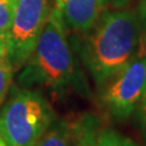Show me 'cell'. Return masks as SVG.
<instances>
[{
    "label": "cell",
    "mask_w": 146,
    "mask_h": 146,
    "mask_svg": "<svg viewBox=\"0 0 146 146\" xmlns=\"http://www.w3.org/2000/svg\"><path fill=\"white\" fill-rule=\"evenodd\" d=\"M140 16L131 10L102 12L89 31L82 57L98 86H102L139 54Z\"/></svg>",
    "instance_id": "1"
},
{
    "label": "cell",
    "mask_w": 146,
    "mask_h": 146,
    "mask_svg": "<svg viewBox=\"0 0 146 146\" xmlns=\"http://www.w3.org/2000/svg\"><path fill=\"white\" fill-rule=\"evenodd\" d=\"M22 88L42 86L58 96L76 83L74 60L66 34V23L56 6L51 7L48 22L36 45L18 74Z\"/></svg>",
    "instance_id": "2"
},
{
    "label": "cell",
    "mask_w": 146,
    "mask_h": 146,
    "mask_svg": "<svg viewBox=\"0 0 146 146\" xmlns=\"http://www.w3.org/2000/svg\"><path fill=\"white\" fill-rule=\"evenodd\" d=\"M0 107V134L9 146H34L54 122L55 113L40 93L13 88Z\"/></svg>",
    "instance_id": "3"
},
{
    "label": "cell",
    "mask_w": 146,
    "mask_h": 146,
    "mask_svg": "<svg viewBox=\"0 0 146 146\" xmlns=\"http://www.w3.org/2000/svg\"><path fill=\"white\" fill-rule=\"evenodd\" d=\"M51 11L49 0H16L9 34L7 58L13 70L28 61Z\"/></svg>",
    "instance_id": "4"
},
{
    "label": "cell",
    "mask_w": 146,
    "mask_h": 146,
    "mask_svg": "<svg viewBox=\"0 0 146 146\" xmlns=\"http://www.w3.org/2000/svg\"><path fill=\"white\" fill-rule=\"evenodd\" d=\"M101 101L115 119L129 117L146 93V52L139 54L102 86Z\"/></svg>",
    "instance_id": "5"
},
{
    "label": "cell",
    "mask_w": 146,
    "mask_h": 146,
    "mask_svg": "<svg viewBox=\"0 0 146 146\" xmlns=\"http://www.w3.org/2000/svg\"><path fill=\"white\" fill-rule=\"evenodd\" d=\"M105 5V0H55L66 26L79 33H88L93 28Z\"/></svg>",
    "instance_id": "6"
},
{
    "label": "cell",
    "mask_w": 146,
    "mask_h": 146,
    "mask_svg": "<svg viewBox=\"0 0 146 146\" xmlns=\"http://www.w3.org/2000/svg\"><path fill=\"white\" fill-rule=\"evenodd\" d=\"M76 129L63 119L55 118L49 129L43 134L34 146H74Z\"/></svg>",
    "instance_id": "7"
},
{
    "label": "cell",
    "mask_w": 146,
    "mask_h": 146,
    "mask_svg": "<svg viewBox=\"0 0 146 146\" xmlns=\"http://www.w3.org/2000/svg\"><path fill=\"white\" fill-rule=\"evenodd\" d=\"M76 129V146H96L98 144V122L94 117L88 116L83 118Z\"/></svg>",
    "instance_id": "8"
},
{
    "label": "cell",
    "mask_w": 146,
    "mask_h": 146,
    "mask_svg": "<svg viewBox=\"0 0 146 146\" xmlns=\"http://www.w3.org/2000/svg\"><path fill=\"white\" fill-rule=\"evenodd\" d=\"M13 67L7 57H0V107L5 102L12 84Z\"/></svg>",
    "instance_id": "9"
},
{
    "label": "cell",
    "mask_w": 146,
    "mask_h": 146,
    "mask_svg": "<svg viewBox=\"0 0 146 146\" xmlns=\"http://www.w3.org/2000/svg\"><path fill=\"white\" fill-rule=\"evenodd\" d=\"M96 146H136L128 136L113 129H105L98 136Z\"/></svg>",
    "instance_id": "10"
},
{
    "label": "cell",
    "mask_w": 146,
    "mask_h": 146,
    "mask_svg": "<svg viewBox=\"0 0 146 146\" xmlns=\"http://www.w3.org/2000/svg\"><path fill=\"white\" fill-rule=\"evenodd\" d=\"M16 0H0V31L10 29Z\"/></svg>",
    "instance_id": "11"
},
{
    "label": "cell",
    "mask_w": 146,
    "mask_h": 146,
    "mask_svg": "<svg viewBox=\"0 0 146 146\" xmlns=\"http://www.w3.org/2000/svg\"><path fill=\"white\" fill-rule=\"evenodd\" d=\"M136 108H138V118H139L140 125L143 128V130L146 133V93Z\"/></svg>",
    "instance_id": "12"
},
{
    "label": "cell",
    "mask_w": 146,
    "mask_h": 146,
    "mask_svg": "<svg viewBox=\"0 0 146 146\" xmlns=\"http://www.w3.org/2000/svg\"><path fill=\"white\" fill-rule=\"evenodd\" d=\"M9 34L5 31H0V57H7Z\"/></svg>",
    "instance_id": "13"
},
{
    "label": "cell",
    "mask_w": 146,
    "mask_h": 146,
    "mask_svg": "<svg viewBox=\"0 0 146 146\" xmlns=\"http://www.w3.org/2000/svg\"><path fill=\"white\" fill-rule=\"evenodd\" d=\"M139 16L141 20V23L146 26V0H141L140 1V9H139Z\"/></svg>",
    "instance_id": "14"
},
{
    "label": "cell",
    "mask_w": 146,
    "mask_h": 146,
    "mask_svg": "<svg viewBox=\"0 0 146 146\" xmlns=\"http://www.w3.org/2000/svg\"><path fill=\"white\" fill-rule=\"evenodd\" d=\"M0 146H9V145L6 144V141L4 140V138L1 136V134H0Z\"/></svg>",
    "instance_id": "15"
},
{
    "label": "cell",
    "mask_w": 146,
    "mask_h": 146,
    "mask_svg": "<svg viewBox=\"0 0 146 146\" xmlns=\"http://www.w3.org/2000/svg\"><path fill=\"white\" fill-rule=\"evenodd\" d=\"M107 4V1H111V0H105ZM112 1H115V4H121V1H124V0H112Z\"/></svg>",
    "instance_id": "16"
},
{
    "label": "cell",
    "mask_w": 146,
    "mask_h": 146,
    "mask_svg": "<svg viewBox=\"0 0 146 146\" xmlns=\"http://www.w3.org/2000/svg\"><path fill=\"white\" fill-rule=\"evenodd\" d=\"M74 146H76V145H74Z\"/></svg>",
    "instance_id": "17"
}]
</instances>
